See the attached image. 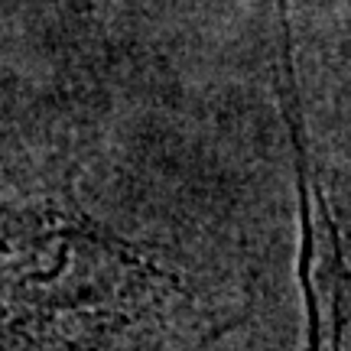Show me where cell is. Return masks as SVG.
Returning a JSON list of instances; mask_svg holds the SVG:
<instances>
[{
  "instance_id": "1",
  "label": "cell",
  "mask_w": 351,
  "mask_h": 351,
  "mask_svg": "<svg viewBox=\"0 0 351 351\" xmlns=\"http://www.w3.org/2000/svg\"><path fill=\"white\" fill-rule=\"evenodd\" d=\"M186 302L153 251L85 212L72 192L0 202V339L65 341L72 326L121 328Z\"/></svg>"
},
{
  "instance_id": "2",
  "label": "cell",
  "mask_w": 351,
  "mask_h": 351,
  "mask_svg": "<svg viewBox=\"0 0 351 351\" xmlns=\"http://www.w3.org/2000/svg\"><path fill=\"white\" fill-rule=\"evenodd\" d=\"M78 3H82V7H91V10H98V7H104L108 0H78Z\"/></svg>"
}]
</instances>
